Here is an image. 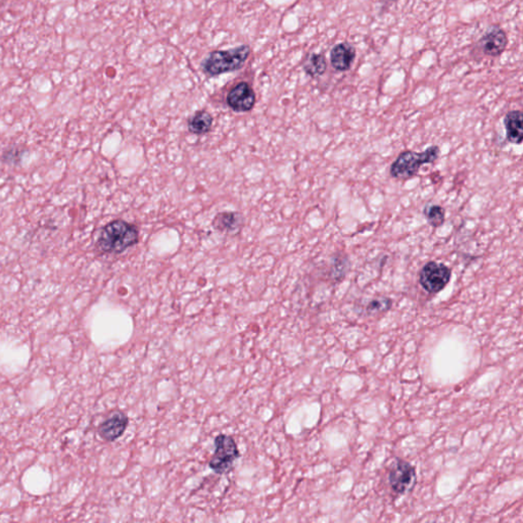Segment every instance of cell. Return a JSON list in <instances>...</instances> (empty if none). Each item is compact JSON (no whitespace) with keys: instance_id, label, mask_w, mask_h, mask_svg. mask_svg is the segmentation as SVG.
Listing matches in <instances>:
<instances>
[{"instance_id":"6da1fadb","label":"cell","mask_w":523,"mask_h":523,"mask_svg":"<svg viewBox=\"0 0 523 523\" xmlns=\"http://www.w3.org/2000/svg\"><path fill=\"white\" fill-rule=\"evenodd\" d=\"M139 241L137 227L124 220H115L103 227L96 248L103 254L118 255Z\"/></svg>"},{"instance_id":"7a4b0ae2","label":"cell","mask_w":523,"mask_h":523,"mask_svg":"<svg viewBox=\"0 0 523 523\" xmlns=\"http://www.w3.org/2000/svg\"><path fill=\"white\" fill-rule=\"evenodd\" d=\"M438 157H440V147L438 145L429 147L421 152H403L391 164L389 174L396 179H409L418 173L422 166L433 164Z\"/></svg>"},{"instance_id":"3957f363","label":"cell","mask_w":523,"mask_h":523,"mask_svg":"<svg viewBox=\"0 0 523 523\" xmlns=\"http://www.w3.org/2000/svg\"><path fill=\"white\" fill-rule=\"evenodd\" d=\"M250 53V48L248 46H241L228 51H216L208 55L201 65L206 74L218 76L241 69Z\"/></svg>"},{"instance_id":"277c9868","label":"cell","mask_w":523,"mask_h":523,"mask_svg":"<svg viewBox=\"0 0 523 523\" xmlns=\"http://www.w3.org/2000/svg\"><path fill=\"white\" fill-rule=\"evenodd\" d=\"M214 445V454L208 461V467L217 475H228L233 470L236 460L241 457L238 444L233 436L219 435L215 438Z\"/></svg>"},{"instance_id":"5b68a950","label":"cell","mask_w":523,"mask_h":523,"mask_svg":"<svg viewBox=\"0 0 523 523\" xmlns=\"http://www.w3.org/2000/svg\"><path fill=\"white\" fill-rule=\"evenodd\" d=\"M452 278L449 267L442 263L428 262L419 274V283L428 294H438L448 285Z\"/></svg>"},{"instance_id":"8992f818","label":"cell","mask_w":523,"mask_h":523,"mask_svg":"<svg viewBox=\"0 0 523 523\" xmlns=\"http://www.w3.org/2000/svg\"><path fill=\"white\" fill-rule=\"evenodd\" d=\"M389 482L393 491L405 495L411 491L416 482V471L409 462L396 459L389 470Z\"/></svg>"},{"instance_id":"52a82bcc","label":"cell","mask_w":523,"mask_h":523,"mask_svg":"<svg viewBox=\"0 0 523 523\" xmlns=\"http://www.w3.org/2000/svg\"><path fill=\"white\" fill-rule=\"evenodd\" d=\"M227 103L236 112L252 111L255 103L254 90L246 82H241L230 90L227 95Z\"/></svg>"},{"instance_id":"ba28073f","label":"cell","mask_w":523,"mask_h":523,"mask_svg":"<svg viewBox=\"0 0 523 523\" xmlns=\"http://www.w3.org/2000/svg\"><path fill=\"white\" fill-rule=\"evenodd\" d=\"M507 35L498 26H494L478 42L482 53L487 56H492V58L502 55L507 48Z\"/></svg>"},{"instance_id":"9c48e42d","label":"cell","mask_w":523,"mask_h":523,"mask_svg":"<svg viewBox=\"0 0 523 523\" xmlns=\"http://www.w3.org/2000/svg\"><path fill=\"white\" fill-rule=\"evenodd\" d=\"M129 417L122 411H115L98 428V435L103 440L115 442L125 433L128 428Z\"/></svg>"},{"instance_id":"30bf717a","label":"cell","mask_w":523,"mask_h":523,"mask_svg":"<svg viewBox=\"0 0 523 523\" xmlns=\"http://www.w3.org/2000/svg\"><path fill=\"white\" fill-rule=\"evenodd\" d=\"M356 58V49L347 42L337 44L330 53V62L333 69L346 72L351 69Z\"/></svg>"},{"instance_id":"8fae6325","label":"cell","mask_w":523,"mask_h":523,"mask_svg":"<svg viewBox=\"0 0 523 523\" xmlns=\"http://www.w3.org/2000/svg\"><path fill=\"white\" fill-rule=\"evenodd\" d=\"M506 138L513 144L520 145L523 139V116L522 111H511L504 118Z\"/></svg>"},{"instance_id":"7c38bea8","label":"cell","mask_w":523,"mask_h":523,"mask_svg":"<svg viewBox=\"0 0 523 523\" xmlns=\"http://www.w3.org/2000/svg\"><path fill=\"white\" fill-rule=\"evenodd\" d=\"M245 224V218L238 212H223L213 220V227L216 230L227 233H236L241 231Z\"/></svg>"},{"instance_id":"4fadbf2b","label":"cell","mask_w":523,"mask_h":523,"mask_svg":"<svg viewBox=\"0 0 523 523\" xmlns=\"http://www.w3.org/2000/svg\"><path fill=\"white\" fill-rule=\"evenodd\" d=\"M212 125V115L206 111L196 112L189 122V131L196 135L206 134L211 130Z\"/></svg>"},{"instance_id":"5bb4252c","label":"cell","mask_w":523,"mask_h":523,"mask_svg":"<svg viewBox=\"0 0 523 523\" xmlns=\"http://www.w3.org/2000/svg\"><path fill=\"white\" fill-rule=\"evenodd\" d=\"M327 70V63L323 55L312 53L306 58L304 63V71L312 78H318L322 76Z\"/></svg>"},{"instance_id":"9a60e30c","label":"cell","mask_w":523,"mask_h":523,"mask_svg":"<svg viewBox=\"0 0 523 523\" xmlns=\"http://www.w3.org/2000/svg\"><path fill=\"white\" fill-rule=\"evenodd\" d=\"M423 215L429 225L438 228L442 226L445 220V211L443 206L438 205L428 206L424 208Z\"/></svg>"},{"instance_id":"2e32d148","label":"cell","mask_w":523,"mask_h":523,"mask_svg":"<svg viewBox=\"0 0 523 523\" xmlns=\"http://www.w3.org/2000/svg\"><path fill=\"white\" fill-rule=\"evenodd\" d=\"M391 302L389 297H377V299L372 300L371 302L368 304L366 311L369 315H375V314L384 313V312L388 311L391 309Z\"/></svg>"},{"instance_id":"e0dca14e","label":"cell","mask_w":523,"mask_h":523,"mask_svg":"<svg viewBox=\"0 0 523 523\" xmlns=\"http://www.w3.org/2000/svg\"><path fill=\"white\" fill-rule=\"evenodd\" d=\"M21 154H22V152L19 151V149H11L9 151L4 152L2 159H4L6 163L16 164L21 159Z\"/></svg>"},{"instance_id":"ac0fdd59","label":"cell","mask_w":523,"mask_h":523,"mask_svg":"<svg viewBox=\"0 0 523 523\" xmlns=\"http://www.w3.org/2000/svg\"><path fill=\"white\" fill-rule=\"evenodd\" d=\"M389 1H398V0H389Z\"/></svg>"}]
</instances>
